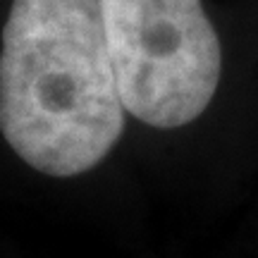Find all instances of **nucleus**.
Listing matches in <instances>:
<instances>
[{"mask_svg": "<svg viewBox=\"0 0 258 258\" xmlns=\"http://www.w3.org/2000/svg\"><path fill=\"white\" fill-rule=\"evenodd\" d=\"M98 0H12L0 50V132L29 167L77 177L124 132Z\"/></svg>", "mask_w": 258, "mask_h": 258, "instance_id": "nucleus-1", "label": "nucleus"}, {"mask_svg": "<svg viewBox=\"0 0 258 258\" xmlns=\"http://www.w3.org/2000/svg\"><path fill=\"white\" fill-rule=\"evenodd\" d=\"M127 112L148 127L194 122L218 91L220 38L201 0H98Z\"/></svg>", "mask_w": 258, "mask_h": 258, "instance_id": "nucleus-2", "label": "nucleus"}]
</instances>
